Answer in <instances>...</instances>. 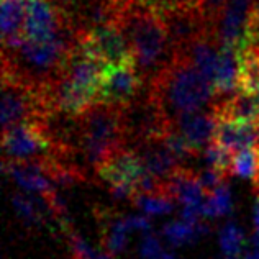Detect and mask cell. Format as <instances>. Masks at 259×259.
Listing matches in <instances>:
<instances>
[{"mask_svg":"<svg viewBox=\"0 0 259 259\" xmlns=\"http://www.w3.org/2000/svg\"><path fill=\"white\" fill-rule=\"evenodd\" d=\"M77 36L69 25L48 39L25 38L20 45L2 50V74L33 87L48 89L63 74Z\"/></svg>","mask_w":259,"mask_h":259,"instance_id":"obj_1","label":"cell"},{"mask_svg":"<svg viewBox=\"0 0 259 259\" xmlns=\"http://www.w3.org/2000/svg\"><path fill=\"white\" fill-rule=\"evenodd\" d=\"M148 92L171 123L182 113L213 108L215 89L187 58L176 56L148 84Z\"/></svg>","mask_w":259,"mask_h":259,"instance_id":"obj_2","label":"cell"},{"mask_svg":"<svg viewBox=\"0 0 259 259\" xmlns=\"http://www.w3.org/2000/svg\"><path fill=\"white\" fill-rule=\"evenodd\" d=\"M118 25L128 38L136 67L148 85L174 58L164 20L140 0H128L120 13Z\"/></svg>","mask_w":259,"mask_h":259,"instance_id":"obj_3","label":"cell"},{"mask_svg":"<svg viewBox=\"0 0 259 259\" xmlns=\"http://www.w3.org/2000/svg\"><path fill=\"white\" fill-rule=\"evenodd\" d=\"M76 140L77 153L97 171L107 158L126 146L123 107L94 102L76 117Z\"/></svg>","mask_w":259,"mask_h":259,"instance_id":"obj_4","label":"cell"},{"mask_svg":"<svg viewBox=\"0 0 259 259\" xmlns=\"http://www.w3.org/2000/svg\"><path fill=\"white\" fill-rule=\"evenodd\" d=\"M51 113L46 89L2 74V132L22 123H43Z\"/></svg>","mask_w":259,"mask_h":259,"instance_id":"obj_5","label":"cell"},{"mask_svg":"<svg viewBox=\"0 0 259 259\" xmlns=\"http://www.w3.org/2000/svg\"><path fill=\"white\" fill-rule=\"evenodd\" d=\"M159 15L164 20L174 54L184 51L194 39L213 26L202 13L200 5L197 4L172 5L162 10Z\"/></svg>","mask_w":259,"mask_h":259,"instance_id":"obj_6","label":"cell"},{"mask_svg":"<svg viewBox=\"0 0 259 259\" xmlns=\"http://www.w3.org/2000/svg\"><path fill=\"white\" fill-rule=\"evenodd\" d=\"M143 80L141 74L135 63L121 66H108L102 79L100 91L95 102L126 107L141 95Z\"/></svg>","mask_w":259,"mask_h":259,"instance_id":"obj_7","label":"cell"},{"mask_svg":"<svg viewBox=\"0 0 259 259\" xmlns=\"http://www.w3.org/2000/svg\"><path fill=\"white\" fill-rule=\"evenodd\" d=\"M92 50L105 61L108 66H121L135 63V54L126 35L118 23H104L92 30L80 33ZM136 64V63H135Z\"/></svg>","mask_w":259,"mask_h":259,"instance_id":"obj_8","label":"cell"},{"mask_svg":"<svg viewBox=\"0 0 259 259\" xmlns=\"http://www.w3.org/2000/svg\"><path fill=\"white\" fill-rule=\"evenodd\" d=\"M254 0H227L213 23L222 46H235L241 50L246 38V28Z\"/></svg>","mask_w":259,"mask_h":259,"instance_id":"obj_9","label":"cell"},{"mask_svg":"<svg viewBox=\"0 0 259 259\" xmlns=\"http://www.w3.org/2000/svg\"><path fill=\"white\" fill-rule=\"evenodd\" d=\"M217 121L213 108H203L179 115L171 121V126L186 140L189 148L200 156L203 149L213 141Z\"/></svg>","mask_w":259,"mask_h":259,"instance_id":"obj_10","label":"cell"},{"mask_svg":"<svg viewBox=\"0 0 259 259\" xmlns=\"http://www.w3.org/2000/svg\"><path fill=\"white\" fill-rule=\"evenodd\" d=\"M130 148H133L135 151L138 153L140 159L143 161V164H145V167L149 171V174H153L156 179L161 181L162 184H164L177 169L184 166L181 159L174 154L172 149L167 146V143L162 138V135L136 141L133 145H130Z\"/></svg>","mask_w":259,"mask_h":259,"instance_id":"obj_11","label":"cell"},{"mask_svg":"<svg viewBox=\"0 0 259 259\" xmlns=\"http://www.w3.org/2000/svg\"><path fill=\"white\" fill-rule=\"evenodd\" d=\"M69 25V20L50 0H31L25 23V38L48 39L58 35Z\"/></svg>","mask_w":259,"mask_h":259,"instance_id":"obj_12","label":"cell"},{"mask_svg":"<svg viewBox=\"0 0 259 259\" xmlns=\"http://www.w3.org/2000/svg\"><path fill=\"white\" fill-rule=\"evenodd\" d=\"M220 51H222V43L218 41L217 33L212 26V28H208L205 33H202L197 39H194L186 50L177 53V56L187 58L190 63H192L197 69L202 72V76L205 77L215 89V79H217L218 61H220Z\"/></svg>","mask_w":259,"mask_h":259,"instance_id":"obj_13","label":"cell"},{"mask_svg":"<svg viewBox=\"0 0 259 259\" xmlns=\"http://www.w3.org/2000/svg\"><path fill=\"white\" fill-rule=\"evenodd\" d=\"M213 141L235 154L241 149L254 148L259 145V123L251 121L218 120Z\"/></svg>","mask_w":259,"mask_h":259,"instance_id":"obj_14","label":"cell"},{"mask_svg":"<svg viewBox=\"0 0 259 259\" xmlns=\"http://www.w3.org/2000/svg\"><path fill=\"white\" fill-rule=\"evenodd\" d=\"M164 190L182 205L202 207V202L207 197L199 172L184 166L177 169L164 182Z\"/></svg>","mask_w":259,"mask_h":259,"instance_id":"obj_15","label":"cell"},{"mask_svg":"<svg viewBox=\"0 0 259 259\" xmlns=\"http://www.w3.org/2000/svg\"><path fill=\"white\" fill-rule=\"evenodd\" d=\"M213 112L217 120L259 123V94L236 91L231 97L215 102Z\"/></svg>","mask_w":259,"mask_h":259,"instance_id":"obj_16","label":"cell"},{"mask_svg":"<svg viewBox=\"0 0 259 259\" xmlns=\"http://www.w3.org/2000/svg\"><path fill=\"white\" fill-rule=\"evenodd\" d=\"M31 0H2V50L25 39V23Z\"/></svg>","mask_w":259,"mask_h":259,"instance_id":"obj_17","label":"cell"},{"mask_svg":"<svg viewBox=\"0 0 259 259\" xmlns=\"http://www.w3.org/2000/svg\"><path fill=\"white\" fill-rule=\"evenodd\" d=\"M238 77H240V50L223 45L215 79V102L228 99L238 91Z\"/></svg>","mask_w":259,"mask_h":259,"instance_id":"obj_18","label":"cell"},{"mask_svg":"<svg viewBox=\"0 0 259 259\" xmlns=\"http://www.w3.org/2000/svg\"><path fill=\"white\" fill-rule=\"evenodd\" d=\"M95 213H97V222L102 233L104 251L110 253L112 256L123 253L126 246V233L132 230L128 218L108 212V210H97Z\"/></svg>","mask_w":259,"mask_h":259,"instance_id":"obj_19","label":"cell"},{"mask_svg":"<svg viewBox=\"0 0 259 259\" xmlns=\"http://www.w3.org/2000/svg\"><path fill=\"white\" fill-rule=\"evenodd\" d=\"M238 91L259 94V46L246 45L240 50Z\"/></svg>","mask_w":259,"mask_h":259,"instance_id":"obj_20","label":"cell"},{"mask_svg":"<svg viewBox=\"0 0 259 259\" xmlns=\"http://www.w3.org/2000/svg\"><path fill=\"white\" fill-rule=\"evenodd\" d=\"M207 231H208V227L205 223H202V222L189 223L186 220L167 223L166 227L162 228V233H164L166 240L171 244H174V246H181V244H186V243H194L197 238L205 235Z\"/></svg>","mask_w":259,"mask_h":259,"instance_id":"obj_21","label":"cell"},{"mask_svg":"<svg viewBox=\"0 0 259 259\" xmlns=\"http://www.w3.org/2000/svg\"><path fill=\"white\" fill-rule=\"evenodd\" d=\"M231 212V194L227 184H220L202 202V217L217 218Z\"/></svg>","mask_w":259,"mask_h":259,"instance_id":"obj_22","label":"cell"},{"mask_svg":"<svg viewBox=\"0 0 259 259\" xmlns=\"http://www.w3.org/2000/svg\"><path fill=\"white\" fill-rule=\"evenodd\" d=\"M174 199L167 192H149L135 197L133 203L148 215H162L174 210Z\"/></svg>","mask_w":259,"mask_h":259,"instance_id":"obj_23","label":"cell"},{"mask_svg":"<svg viewBox=\"0 0 259 259\" xmlns=\"http://www.w3.org/2000/svg\"><path fill=\"white\" fill-rule=\"evenodd\" d=\"M259 172V151L257 148L241 149L233 154L231 161V174H235L241 179L254 181Z\"/></svg>","mask_w":259,"mask_h":259,"instance_id":"obj_24","label":"cell"},{"mask_svg":"<svg viewBox=\"0 0 259 259\" xmlns=\"http://www.w3.org/2000/svg\"><path fill=\"white\" fill-rule=\"evenodd\" d=\"M244 243V233L235 223H227L220 231V244L223 253L230 257H236L241 253Z\"/></svg>","mask_w":259,"mask_h":259,"instance_id":"obj_25","label":"cell"},{"mask_svg":"<svg viewBox=\"0 0 259 259\" xmlns=\"http://www.w3.org/2000/svg\"><path fill=\"white\" fill-rule=\"evenodd\" d=\"M12 202H13V207L17 210V213L28 225L43 223V213L33 199H28V197H25V195H15L12 199Z\"/></svg>","mask_w":259,"mask_h":259,"instance_id":"obj_26","label":"cell"},{"mask_svg":"<svg viewBox=\"0 0 259 259\" xmlns=\"http://www.w3.org/2000/svg\"><path fill=\"white\" fill-rule=\"evenodd\" d=\"M140 253H141L143 259H158L162 254L159 240L154 235H146L141 241Z\"/></svg>","mask_w":259,"mask_h":259,"instance_id":"obj_27","label":"cell"},{"mask_svg":"<svg viewBox=\"0 0 259 259\" xmlns=\"http://www.w3.org/2000/svg\"><path fill=\"white\" fill-rule=\"evenodd\" d=\"M200 4V10L205 15V18L210 23H215V20L218 17V13L223 9V5L227 4V0H199Z\"/></svg>","mask_w":259,"mask_h":259,"instance_id":"obj_28","label":"cell"},{"mask_svg":"<svg viewBox=\"0 0 259 259\" xmlns=\"http://www.w3.org/2000/svg\"><path fill=\"white\" fill-rule=\"evenodd\" d=\"M128 223H130V228H132V230H143V231H148L149 228H151V222H149L146 217H140V215L130 217V218H128Z\"/></svg>","mask_w":259,"mask_h":259,"instance_id":"obj_29","label":"cell"},{"mask_svg":"<svg viewBox=\"0 0 259 259\" xmlns=\"http://www.w3.org/2000/svg\"><path fill=\"white\" fill-rule=\"evenodd\" d=\"M254 227H256V231H259V194H256V202H254Z\"/></svg>","mask_w":259,"mask_h":259,"instance_id":"obj_30","label":"cell"},{"mask_svg":"<svg viewBox=\"0 0 259 259\" xmlns=\"http://www.w3.org/2000/svg\"><path fill=\"white\" fill-rule=\"evenodd\" d=\"M244 259H259V254H257V253H254V251L251 249L249 253H246V256H244Z\"/></svg>","mask_w":259,"mask_h":259,"instance_id":"obj_31","label":"cell"},{"mask_svg":"<svg viewBox=\"0 0 259 259\" xmlns=\"http://www.w3.org/2000/svg\"><path fill=\"white\" fill-rule=\"evenodd\" d=\"M158 259H176V257H174V254H169V253H164V251H162V254Z\"/></svg>","mask_w":259,"mask_h":259,"instance_id":"obj_32","label":"cell"},{"mask_svg":"<svg viewBox=\"0 0 259 259\" xmlns=\"http://www.w3.org/2000/svg\"><path fill=\"white\" fill-rule=\"evenodd\" d=\"M227 259H235V257H230V256H228V257H227Z\"/></svg>","mask_w":259,"mask_h":259,"instance_id":"obj_33","label":"cell"}]
</instances>
